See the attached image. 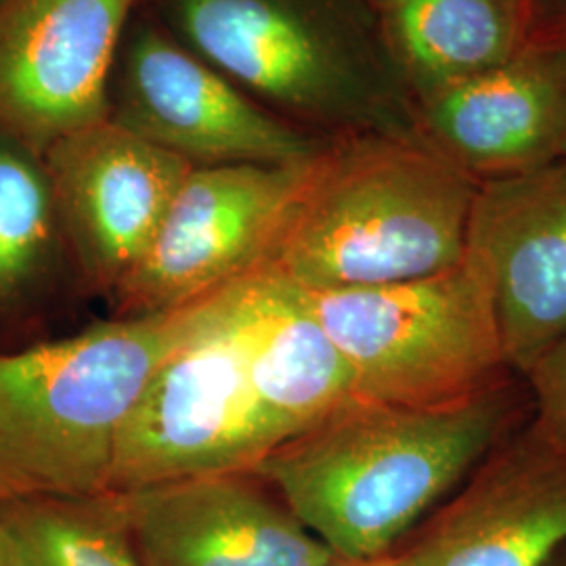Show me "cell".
I'll return each mask as SVG.
<instances>
[{
	"label": "cell",
	"instance_id": "11",
	"mask_svg": "<svg viewBox=\"0 0 566 566\" xmlns=\"http://www.w3.org/2000/svg\"><path fill=\"white\" fill-rule=\"evenodd\" d=\"M254 470L112 493L142 566H324L336 558Z\"/></svg>",
	"mask_w": 566,
	"mask_h": 566
},
{
	"label": "cell",
	"instance_id": "8",
	"mask_svg": "<svg viewBox=\"0 0 566 566\" xmlns=\"http://www.w3.org/2000/svg\"><path fill=\"white\" fill-rule=\"evenodd\" d=\"M311 160L193 166L142 263L114 296L118 317L200 303L261 269Z\"/></svg>",
	"mask_w": 566,
	"mask_h": 566
},
{
	"label": "cell",
	"instance_id": "16",
	"mask_svg": "<svg viewBox=\"0 0 566 566\" xmlns=\"http://www.w3.org/2000/svg\"><path fill=\"white\" fill-rule=\"evenodd\" d=\"M413 103L521 55L526 0H371Z\"/></svg>",
	"mask_w": 566,
	"mask_h": 566
},
{
	"label": "cell",
	"instance_id": "14",
	"mask_svg": "<svg viewBox=\"0 0 566 566\" xmlns=\"http://www.w3.org/2000/svg\"><path fill=\"white\" fill-rule=\"evenodd\" d=\"M566 547V451L537 430L497 453L407 549L413 566H547Z\"/></svg>",
	"mask_w": 566,
	"mask_h": 566
},
{
	"label": "cell",
	"instance_id": "7",
	"mask_svg": "<svg viewBox=\"0 0 566 566\" xmlns=\"http://www.w3.org/2000/svg\"><path fill=\"white\" fill-rule=\"evenodd\" d=\"M107 120L191 166L303 163L327 143L266 109L139 9L116 55Z\"/></svg>",
	"mask_w": 566,
	"mask_h": 566
},
{
	"label": "cell",
	"instance_id": "3",
	"mask_svg": "<svg viewBox=\"0 0 566 566\" xmlns=\"http://www.w3.org/2000/svg\"><path fill=\"white\" fill-rule=\"evenodd\" d=\"M145 4L250 97L317 137H420L416 103L371 0Z\"/></svg>",
	"mask_w": 566,
	"mask_h": 566
},
{
	"label": "cell",
	"instance_id": "13",
	"mask_svg": "<svg viewBox=\"0 0 566 566\" xmlns=\"http://www.w3.org/2000/svg\"><path fill=\"white\" fill-rule=\"evenodd\" d=\"M418 135L474 181L558 163L566 151V61L525 49L514 60L416 99Z\"/></svg>",
	"mask_w": 566,
	"mask_h": 566
},
{
	"label": "cell",
	"instance_id": "18",
	"mask_svg": "<svg viewBox=\"0 0 566 566\" xmlns=\"http://www.w3.org/2000/svg\"><path fill=\"white\" fill-rule=\"evenodd\" d=\"M67 256L39 151L0 135V304L23 301Z\"/></svg>",
	"mask_w": 566,
	"mask_h": 566
},
{
	"label": "cell",
	"instance_id": "1",
	"mask_svg": "<svg viewBox=\"0 0 566 566\" xmlns=\"http://www.w3.org/2000/svg\"><path fill=\"white\" fill-rule=\"evenodd\" d=\"M500 385L446 407L355 399L254 472L338 558H374L479 464L506 422Z\"/></svg>",
	"mask_w": 566,
	"mask_h": 566
},
{
	"label": "cell",
	"instance_id": "23",
	"mask_svg": "<svg viewBox=\"0 0 566 566\" xmlns=\"http://www.w3.org/2000/svg\"><path fill=\"white\" fill-rule=\"evenodd\" d=\"M563 160H566V151H565V158H563Z\"/></svg>",
	"mask_w": 566,
	"mask_h": 566
},
{
	"label": "cell",
	"instance_id": "21",
	"mask_svg": "<svg viewBox=\"0 0 566 566\" xmlns=\"http://www.w3.org/2000/svg\"><path fill=\"white\" fill-rule=\"evenodd\" d=\"M324 566H413V563L409 560L407 552H403L399 556L382 554V556H374V558H338L336 556Z\"/></svg>",
	"mask_w": 566,
	"mask_h": 566
},
{
	"label": "cell",
	"instance_id": "20",
	"mask_svg": "<svg viewBox=\"0 0 566 566\" xmlns=\"http://www.w3.org/2000/svg\"><path fill=\"white\" fill-rule=\"evenodd\" d=\"M528 44L566 61V0H526Z\"/></svg>",
	"mask_w": 566,
	"mask_h": 566
},
{
	"label": "cell",
	"instance_id": "12",
	"mask_svg": "<svg viewBox=\"0 0 566 566\" xmlns=\"http://www.w3.org/2000/svg\"><path fill=\"white\" fill-rule=\"evenodd\" d=\"M465 250L493 283L506 365L525 374L566 336V160L481 182Z\"/></svg>",
	"mask_w": 566,
	"mask_h": 566
},
{
	"label": "cell",
	"instance_id": "15",
	"mask_svg": "<svg viewBox=\"0 0 566 566\" xmlns=\"http://www.w3.org/2000/svg\"><path fill=\"white\" fill-rule=\"evenodd\" d=\"M245 298L250 380L280 447L355 401V378L303 287L261 266L245 275Z\"/></svg>",
	"mask_w": 566,
	"mask_h": 566
},
{
	"label": "cell",
	"instance_id": "19",
	"mask_svg": "<svg viewBox=\"0 0 566 566\" xmlns=\"http://www.w3.org/2000/svg\"><path fill=\"white\" fill-rule=\"evenodd\" d=\"M525 376L537 403L535 430L566 451V336L542 353Z\"/></svg>",
	"mask_w": 566,
	"mask_h": 566
},
{
	"label": "cell",
	"instance_id": "9",
	"mask_svg": "<svg viewBox=\"0 0 566 566\" xmlns=\"http://www.w3.org/2000/svg\"><path fill=\"white\" fill-rule=\"evenodd\" d=\"M142 0H0V135L44 154L107 118L109 81Z\"/></svg>",
	"mask_w": 566,
	"mask_h": 566
},
{
	"label": "cell",
	"instance_id": "4",
	"mask_svg": "<svg viewBox=\"0 0 566 566\" xmlns=\"http://www.w3.org/2000/svg\"><path fill=\"white\" fill-rule=\"evenodd\" d=\"M198 304L0 353V502L109 495L122 430Z\"/></svg>",
	"mask_w": 566,
	"mask_h": 566
},
{
	"label": "cell",
	"instance_id": "5",
	"mask_svg": "<svg viewBox=\"0 0 566 566\" xmlns=\"http://www.w3.org/2000/svg\"><path fill=\"white\" fill-rule=\"evenodd\" d=\"M303 292L350 367L357 399L446 407L497 386L507 367L493 283L468 250L420 280Z\"/></svg>",
	"mask_w": 566,
	"mask_h": 566
},
{
	"label": "cell",
	"instance_id": "2",
	"mask_svg": "<svg viewBox=\"0 0 566 566\" xmlns=\"http://www.w3.org/2000/svg\"><path fill=\"white\" fill-rule=\"evenodd\" d=\"M479 185L422 137L327 139L263 266L303 290L441 273L464 256Z\"/></svg>",
	"mask_w": 566,
	"mask_h": 566
},
{
	"label": "cell",
	"instance_id": "10",
	"mask_svg": "<svg viewBox=\"0 0 566 566\" xmlns=\"http://www.w3.org/2000/svg\"><path fill=\"white\" fill-rule=\"evenodd\" d=\"M42 163L67 256L95 292L116 296L193 166L107 118L57 139Z\"/></svg>",
	"mask_w": 566,
	"mask_h": 566
},
{
	"label": "cell",
	"instance_id": "6",
	"mask_svg": "<svg viewBox=\"0 0 566 566\" xmlns=\"http://www.w3.org/2000/svg\"><path fill=\"white\" fill-rule=\"evenodd\" d=\"M277 447L250 380L245 277L203 298L122 430L109 493L254 470Z\"/></svg>",
	"mask_w": 566,
	"mask_h": 566
},
{
	"label": "cell",
	"instance_id": "22",
	"mask_svg": "<svg viewBox=\"0 0 566 566\" xmlns=\"http://www.w3.org/2000/svg\"><path fill=\"white\" fill-rule=\"evenodd\" d=\"M547 566H566L565 554H563V552H560V554H558V556H556V558H554V560H552V563H549V565H547Z\"/></svg>",
	"mask_w": 566,
	"mask_h": 566
},
{
	"label": "cell",
	"instance_id": "17",
	"mask_svg": "<svg viewBox=\"0 0 566 566\" xmlns=\"http://www.w3.org/2000/svg\"><path fill=\"white\" fill-rule=\"evenodd\" d=\"M0 566H142L116 497L0 502Z\"/></svg>",
	"mask_w": 566,
	"mask_h": 566
}]
</instances>
